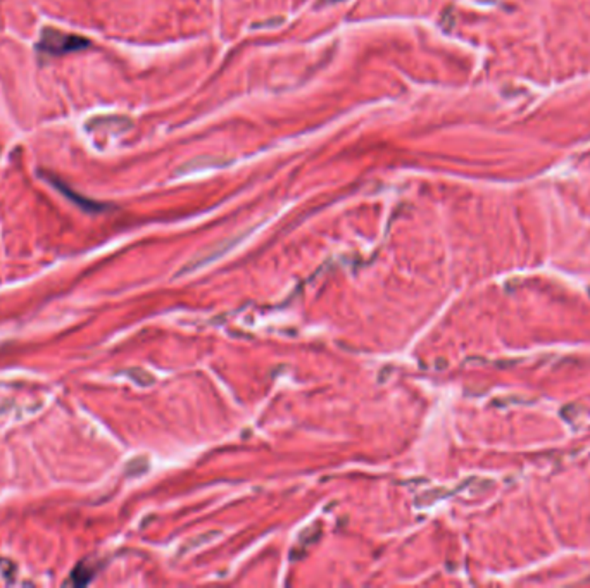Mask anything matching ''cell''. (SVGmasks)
Listing matches in <instances>:
<instances>
[{
  "label": "cell",
  "mask_w": 590,
  "mask_h": 588,
  "mask_svg": "<svg viewBox=\"0 0 590 588\" xmlns=\"http://www.w3.org/2000/svg\"><path fill=\"white\" fill-rule=\"evenodd\" d=\"M336 2H339V0H336Z\"/></svg>",
  "instance_id": "cell-1"
}]
</instances>
